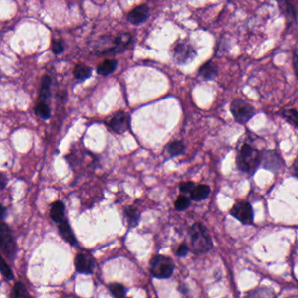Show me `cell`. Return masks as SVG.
<instances>
[{
  "label": "cell",
  "mask_w": 298,
  "mask_h": 298,
  "mask_svg": "<svg viewBox=\"0 0 298 298\" xmlns=\"http://www.w3.org/2000/svg\"><path fill=\"white\" fill-rule=\"evenodd\" d=\"M189 235L192 249L197 254L206 253L214 247L207 229L201 223H195L191 226Z\"/></svg>",
  "instance_id": "7a4b0ae2"
},
{
  "label": "cell",
  "mask_w": 298,
  "mask_h": 298,
  "mask_svg": "<svg viewBox=\"0 0 298 298\" xmlns=\"http://www.w3.org/2000/svg\"><path fill=\"white\" fill-rule=\"evenodd\" d=\"M108 126L111 127L117 134L125 133L129 127V117L128 113L119 111L111 117V120L107 122Z\"/></svg>",
  "instance_id": "ba28073f"
},
{
  "label": "cell",
  "mask_w": 298,
  "mask_h": 298,
  "mask_svg": "<svg viewBox=\"0 0 298 298\" xmlns=\"http://www.w3.org/2000/svg\"><path fill=\"white\" fill-rule=\"evenodd\" d=\"M50 87H51V78L48 75H45L42 79L41 92L39 96L40 101L46 102V100L50 97Z\"/></svg>",
  "instance_id": "44dd1931"
},
{
  "label": "cell",
  "mask_w": 298,
  "mask_h": 298,
  "mask_svg": "<svg viewBox=\"0 0 298 298\" xmlns=\"http://www.w3.org/2000/svg\"><path fill=\"white\" fill-rule=\"evenodd\" d=\"M195 187L196 185L194 182H186L181 183L179 189H180V191L182 193L191 194V192L195 189Z\"/></svg>",
  "instance_id": "f546056e"
},
{
  "label": "cell",
  "mask_w": 298,
  "mask_h": 298,
  "mask_svg": "<svg viewBox=\"0 0 298 298\" xmlns=\"http://www.w3.org/2000/svg\"><path fill=\"white\" fill-rule=\"evenodd\" d=\"M118 66V61L115 60V59H106L98 66L97 68V73L103 75V76H106L109 74H111L112 73H114L115 70Z\"/></svg>",
  "instance_id": "d6986e66"
},
{
  "label": "cell",
  "mask_w": 298,
  "mask_h": 298,
  "mask_svg": "<svg viewBox=\"0 0 298 298\" xmlns=\"http://www.w3.org/2000/svg\"><path fill=\"white\" fill-rule=\"evenodd\" d=\"M1 272L8 280H12L13 277H14V275L11 271V268L9 267L3 257L1 258Z\"/></svg>",
  "instance_id": "83f0119b"
},
{
  "label": "cell",
  "mask_w": 298,
  "mask_h": 298,
  "mask_svg": "<svg viewBox=\"0 0 298 298\" xmlns=\"http://www.w3.org/2000/svg\"><path fill=\"white\" fill-rule=\"evenodd\" d=\"M124 216L129 228H135L138 224L140 219L139 211L133 206H128L124 209Z\"/></svg>",
  "instance_id": "e0dca14e"
},
{
  "label": "cell",
  "mask_w": 298,
  "mask_h": 298,
  "mask_svg": "<svg viewBox=\"0 0 298 298\" xmlns=\"http://www.w3.org/2000/svg\"><path fill=\"white\" fill-rule=\"evenodd\" d=\"M174 265L173 260L161 254H157L151 261V275L159 279H166L173 275Z\"/></svg>",
  "instance_id": "3957f363"
},
{
  "label": "cell",
  "mask_w": 298,
  "mask_h": 298,
  "mask_svg": "<svg viewBox=\"0 0 298 298\" xmlns=\"http://www.w3.org/2000/svg\"><path fill=\"white\" fill-rule=\"evenodd\" d=\"M230 110L235 120L241 124L248 122L255 114L254 106L240 99H237L232 102Z\"/></svg>",
  "instance_id": "277c9868"
},
{
  "label": "cell",
  "mask_w": 298,
  "mask_h": 298,
  "mask_svg": "<svg viewBox=\"0 0 298 298\" xmlns=\"http://www.w3.org/2000/svg\"><path fill=\"white\" fill-rule=\"evenodd\" d=\"M35 113L43 120H48L51 116V109L46 102L40 101L35 106Z\"/></svg>",
  "instance_id": "cb8c5ba5"
},
{
  "label": "cell",
  "mask_w": 298,
  "mask_h": 298,
  "mask_svg": "<svg viewBox=\"0 0 298 298\" xmlns=\"http://www.w3.org/2000/svg\"><path fill=\"white\" fill-rule=\"evenodd\" d=\"M284 118L291 122L295 127H298V112L294 109H288L283 113Z\"/></svg>",
  "instance_id": "4316f807"
},
{
  "label": "cell",
  "mask_w": 298,
  "mask_h": 298,
  "mask_svg": "<svg viewBox=\"0 0 298 298\" xmlns=\"http://www.w3.org/2000/svg\"><path fill=\"white\" fill-rule=\"evenodd\" d=\"M109 289L116 298H122L125 296V288L122 284L113 283L109 285Z\"/></svg>",
  "instance_id": "d4e9b609"
},
{
  "label": "cell",
  "mask_w": 298,
  "mask_h": 298,
  "mask_svg": "<svg viewBox=\"0 0 298 298\" xmlns=\"http://www.w3.org/2000/svg\"><path fill=\"white\" fill-rule=\"evenodd\" d=\"M230 214L243 224H252L254 222V211L248 201L240 200L233 206Z\"/></svg>",
  "instance_id": "52a82bcc"
},
{
  "label": "cell",
  "mask_w": 298,
  "mask_h": 298,
  "mask_svg": "<svg viewBox=\"0 0 298 298\" xmlns=\"http://www.w3.org/2000/svg\"><path fill=\"white\" fill-rule=\"evenodd\" d=\"M58 229H59L60 235V237H62L64 240L66 241V243L71 244V245H76L77 244V240L74 237V232L70 227L69 223L68 222L65 220L62 222L59 223L58 226Z\"/></svg>",
  "instance_id": "5bb4252c"
},
{
  "label": "cell",
  "mask_w": 298,
  "mask_h": 298,
  "mask_svg": "<svg viewBox=\"0 0 298 298\" xmlns=\"http://www.w3.org/2000/svg\"><path fill=\"white\" fill-rule=\"evenodd\" d=\"M261 163L266 169L270 171H277L283 167V160L276 152H266L261 155Z\"/></svg>",
  "instance_id": "30bf717a"
},
{
  "label": "cell",
  "mask_w": 298,
  "mask_h": 298,
  "mask_svg": "<svg viewBox=\"0 0 298 298\" xmlns=\"http://www.w3.org/2000/svg\"><path fill=\"white\" fill-rule=\"evenodd\" d=\"M52 51L55 54H60L64 51V45L60 40H56L52 43Z\"/></svg>",
  "instance_id": "f1b7e54d"
},
{
  "label": "cell",
  "mask_w": 298,
  "mask_h": 298,
  "mask_svg": "<svg viewBox=\"0 0 298 298\" xmlns=\"http://www.w3.org/2000/svg\"><path fill=\"white\" fill-rule=\"evenodd\" d=\"M0 184H1V189H4L5 188V186H6V178H5L4 174H1Z\"/></svg>",
  "instance_id": "836d02e7"
},
{
  "label": "cell",
  "mask_w": 298,
  "mask_h": 298,
  "mask_svg": "<svg viewBox=\"0 0 298 298\" xmlns=\"http://www.w3.org/2000/svg\"><path fill=\"white\" fill-rule=\"evenodd\" d=\"M50 217L56 223H60L65 221V204L60 200L55 201L52 204L50 209Z\"/></svg>",
  "instance_id": "4fadbf2b"
},
{
  "label": "cell",
  "mask_w": 298,
  "mask_h": 298,
  "mask_svg": "<svg viewBox=\"0 0 298 298\" xmlns=\"http://www.w3.org/2000/svg\"><path fill=\"white\" fill-rule=\"evenodd\" d=\"M199 73L204 80H214L218 75V66L213 61L206 62L200 67Z\"/></svg>",
  "instance_id": "2e32d148"
},
{
  "label": "cell",
  "mask_w": 298,
  "mask_h": 298,
  "mask_svg": "<svg viewBox=\"0 0 298 298\" xmlns=\"http://www.w3.org/2000/svg\"><path fill=\"white\" fill-rule=\"evenodd\" d=\"M209 186L200 184V185L196 186L194 190L191 192V198L196 201H200V200L206 199L209 196Z\"/></svg>",
  "instance_id": "ac0fdd59"
},
{
  "label": "cell",
  "mask_w": 298,
  "mask_h": 298,
  "mask_svg": "<svg viewBox=\"0 0 298 298\" xmlns=\"http://www.w3.org/2000/svg\"><path fill=\"white\" fill-rule=\"evenodd\" d=\"M150 16V11L147 5L143 4L133 9L128 15V20L129 22L133 25H140L142 23L145 22Z\"/></svg>",
  "instance_id": "8fae6325"
},
{
  "label": "cell",
  "mask_w": 298,
  "mask_h": 298,
  "mask_svg": "<svg viewBox=\"0 0 298 298\" xmlns=\"http://www.w3.org/2000/svg\"><path fill=\"white\" fill-rule=\"evenodd\" d=\"M277 2H278L280 11L286 18L287 22L291 26L293 23L296 22V12H295L294 7L292 6L289 0H277Z\"/></svg>",
  "instance_id": "7c38bea8"
},
{
  "label": "cell",
  "mask_w": 298,
  "mask_h": 298,
  "mask_svg": "<svg viewBox=\"0 0 298 298\" xmlns=\"http://www.w3.org/2000/svg\"><path fill=\"white\" fill-rule=\"evenodd\" d=\"M4 214H5V208L2 206V219L4 218Z\"/></svg>",
  "instance_id": "e575fe53"
},
{
  "label": "cell",
  "mask_w": 298,
  "mask_h": 298,
  "mask_svg": "<svg viewBox=\"0 0 298 298\" xmlns=\"http://www.w3.org/2000/svg\"><path fill=\"white\" fill-rule=\"evenodd\" d=\"M12 298H33V297L30 294L25 284L21 282H17L12 291Z\"/></svg>",
  "instance_id": "603a6c76"
},
{
  "label": "cell",
  "mask_w": 298,
  "mask_h": 298,
  "mask_svg": "<svg viewBox=\"0 0 298 298\" xmlns=\"http://www.w3.org/2000/svg\"><path fill=\"white\" fill-rule=\"evenodd\" d=\"M190 205H191V200L185 196H179L174 203L175 208L178 211L185 210L186 208L190 207Z\"/></svg>",
  "instance_id": "484cf974"
},
{
  "label": "cell",
  "mask_w": 298,
  "mask_h": 298,
  "mask_svg": "<svg viewBox=\"0 0 298 298\" xmlns=\"http://www.w3.org/2000/svg\"><path fill=\"white\" fill-rule=\"evenodd\" d=\"M0 244L1 249L8 258L13 259L17 252V245L11 229L4 222L0 226Z\"/></svg>",
  "instance_id": "8992f818"
},
{
  "label": "cell",
  "mask_w": 298,
  "mask_h": 298,
  "mask_svg": "<svg viewBox=\"0 0 298 298\" xmlns=\"http://www.w3.org/2000/svg\"><path fill=\"white\" fill-rule=\"evenodd\" d=\"M291 171H292V174H293L295 177L298 178V158L295 160L292 168H291Z\"/></svg>",
  "instance_id": "d6a6232c"
},
{
  "label": "cell",
  "mask_w": 298,
  "mask_h": 298,
  "mask_svg": "<svg viewBox=\"0 0 298 298\" xmlns=\"http://www.w3.org/2000/svg\"><path fill=\"white\" fill-rule=\"evenodd\" d=\"M92 69L86 65L79 64L75 66L74 71V75L75 79L79 80H84L91 76Z\"/></svg>",
  "instance_id": "7402d4cb"
},
{
  "label": "cell",
  "mask_w": 298,
  "mask_h": 298,
  "mask_svg": "<svg viewBox=\"0 0 298 298\" xmlns=\"http://www.w3.org/2000/svg\"><path fill=\"white\" fill-rule=\"evenodd\" d=\"M196 56H197V51L187 41L178 42L173 48V59L179 65H184L192 61Z\"/></svg>",
  "instance_id": "5b68a950"
},
{
  "label": "cell",
  "mask_w": 298,
  "mask_h": 298,
  "mask_svg": "<svg viewBox=\"0 0 298 298\" xmlns=\"http://www.w3.org/2000/svg\"><path fill=\"white\" fill-rule=\"evenodd\" d=\"M188 252H189V248H188L186 244H183L179 246L175 254L179 257H183V256H185L188 254Z\"/></svg>",
  "instance_id": "4dcf8cb0"
},
{
  "label": "cell",
  "mask_w": 298,
  "mask_h": 298,
  "mask_svg": "<svg viewBox=\"0 0 298 298\" xmlns=\"http://www.w3.org/2000/svg\"><path fill=\"white\" fill-rule=\"evenodd\" d=\"M184 145L181 141H174L169 143L166 147V151L170 156L174 157L180 155L184 152Z\"/></svg>",
  "instance_id": "ffe728a7"
},
{
  "label": "cell",
  "mask_w": 298,
  "mask_h": 298,
  "mask_svg": "<svg viewBox=\"0 0 298 298\" xmlns=\"http://www.w3.org/2000/svg\"><path fill=\"white\" fill-rule=\"evenodd\" d=\"M245 298H276V295L271 288L260 286L248 291Z\"/></svg>",
  "instance_id": "9a60e30c"
},
{
  "label": "cell",
  "mask_w": 298,
  "mask_h": 298,
  "mask_svg": "<svg viewBox=\"0 0 298 298\" xmlns=\"http://www.w3.org/2000/svg\"><path fill=\"white\" fill-rule=\"evenodd\" d=\"M293 66H294L295 73H296L298 80V50L296 51L294 56H293Z\"/></svg>",
  "instance_id": "1f68e13d"
},
{
  "label": "cell",
  "mask_w": 298,
  "mask_h": 298,
  "mask_svg": "<svg viewBox=\"0 0 298 298\" xmlns=\"http://www.w3.org/2000/svg\"><path fill=\"white\" fill-rule=\"evenodd\" d=\"M74 266L76 271L81 274H91L95 269V261L89 254H78L74 259Z\"/></svg>",
  "instance_id": "9c48e42d"
},
{
  "label": "cell",
  "mask_w": 298,
  "mask_h": 298,
  "mask_svg": "<svg viewBox=\"0 0 298 298\" xmlns=\"http://www.w3.org/2000/svg\"><path fill=\"white\" fill-rule=\"evenodd\" d=\"M261 163V155L257 149L249 144H243L236 157V165L240 171L253 175Z\"/></svg>",
  "instance_id": "6da1fadb"
}]
</instances>
